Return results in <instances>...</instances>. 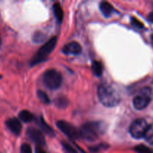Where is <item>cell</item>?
Wrapping results in <instances>:
<instances>
[{
	"label": "cell",
	"mask_w": 153,
	"mask_h": 153,
	"mask_svg": "<svg viewBox=\"0 0 153 153\" xmlns=\"http://www.w3.org/2000/svg\"><path fill=\"white\" fill-rule=\"evenodd\" d=\"M98 96L100 102L106 107H114L119 104L121 97L118 93L107 84H101L98 88Z\"/></svg>",
	"instance_id": "obj_1"
},
{
	"label": "cell",
	"mask_w": 153,
	"mask_h": 153,
	"mask_svg": "<svg viewBox=\"0 0 153 153\" xmlns=\"http://www.w3.org/2000/svg\"><path fill=\"white\" fill-rule=\"evenodd\" d=\"M106 125L101 121L89 122L83 124L80 131V136L87 141H94L106 131Z\"/></svg>",
	"instance_id": "obj_2"
},
{
	"label": "cell",
	"mask_w": 153,
	"mask_h": 153,
	"mask_svg": "<svg viewBox=\"0 0 153 153\" xmlns=\"http://www.w3.org/2000/svg\"><path fill=\"white\" fill-rule=\"evenodd\" d=\"M56 42L57 37H52L47 42H46L32 58L30 61V65L33 67L36 64L44 61L54 49L56 45Z\"/></svg>",
	"instance_id": "obj_3"
},
{
	"label": "cell",
	"mask_w": 153,
	"mask_h": 153,
	"mask_svg": "<svg viewBox=\"0 0 153 153\" xmlns=\"http://www.w3.org/2000/svg\"><path fill=\"white\" fill-rule=\"evenodd\" d=\"M43 81L44 85L51 90H56L59 88L62 82V76L57 70L50 69L44 73Z\"/></svg>",
	"instance_id": "obj_4"
},
{
	"label": "cell",
	"mask_w": 153,
	"mask_h": 153,
	"mask_svg": "<svg viewBox=\"0 0 153 153\" xmlns=\"http://www.w3.org/2000/svg\"><path fill=\"white\" fill-rule=\"evenodd\" d=\"M148 125L143 119L135 120L130 126L129 131L134 138L140 139L144 137Z\"/></svg>",
	"instance_id": "obj_5"
},
{
	"label": "cell",
	"mask_w": 153,
	"mask_h": 153,
	"mask_svg": "<svg viewBox=\"0 0 153 153\" xmlns=\"http://www.w3.org/2000/svg\"><path fill=\"white\" fill-rule=\"evenodd\" d=\"M151 90L148 88H144L141 90L140 95L136 96L133 100L134 107L136 110H142L146 108L151 101L150 98Z\"/></svg>",
	"instance_id": "obj_6"
},
{
	"label": "cell",
	"mask_w": 153,
	"mask_h": 153,
	"mask_svg": "<svg viewBox=\"0 0 153 153\" xmlns=\"http://www.w3.org/2000/svg\"><path fill=\"white\" fill-rule=\"evenodd\" d=\"M56 126L66 136L73 140H78L80 137V131L73 125L63 120H59L56 123Z\"/></svg>",
	"instance_id": "obj_7"
},
{
	"label": "cell",
	"mask_w": 153,
	"mask_h": 153,
	"mask_svg": "<svg viewBox=\"0 0 153 153\" xmlns=\"http://www.w3.org/2000/svg\"><path fill=\"white\" fill-rule=\"evenodd\" d=\"M26 135L28 136V137L32 141L35 143L37 146H43L45 145L46 142H45L44 137L43 133L40 130L30 127L27 129Z\"/></svg>",
	"instance_id": "obj_8"
},
{
	"label": "cell",
	"mask_w": 153,
	"mask_h": 153,
	"mask_svg": "<svg viewBox=\"0 0 153 153\" xmlns=\"http://www.w3.org/2000/svg\"><path fill=\"white\" fill-rule=\"evenodd\" d=\"M62 52L65 55H79L82 52V47L77 42H70L63 47Z\"/></svg>",
	"instance_id": "obj_9"
},
{
	"label": "cell",
	"mask_w": 153,
	"mask_h": 153,
	"mask_svg": "<svg viewBox=\"0 0 153 153\" xmlns=\"http://www.w3.org/2000/svg\"><path fill=\"white\" fill-rule=\"evenodd\" d=\"M6 126L8 127L9 130L11 131L13 134L18 135L20 134V133L21 132V130H22V125H21V123L20 121V120H18L17 118H10L8 119L5 122Z\"/></svg>",
	"instance_id": "obj_10"
},
{
	"label": "cell",
	"mask_w": 153,
	"mask_h": 153,
	"mask_svg": "<svg viewBox=\"0 0 153 153\" xmlns=\"http://www.w3.org/2000/svg\"><path fill=\"white\" fill-rule=\"evenodd\" d=\"M100 10L105 17H110L114 11V8L107 1H102L100 4Z\"/></svg>",
	"instance_id": "obj_11"
},
{
	"label": "cell",
	"mask_w": 153,
	"mask_h": 153,
	"mask_svg": "<svg viewBox=\"0 0 153 153\" xmlns=\"http://www.w3.org/2000/svg\"><path fill=\"white\" fill-rule=\"evenodd\" d=\"M37 123L39 126V127L40 128V129L43 131H44L46 134L50 136H53L54 135V131L52 130V128L44 120L43 118L41 117H38V119L37 120Z\"/></svg>",
	"instance_id": "obj_12"
},
{
	"label": "cell",
	"mask_w": 153,
	"mask_h": 153,
	"mask_svg": "<svg viewBox=\"0 0 153 153\" xmlns=\"http://www.w3.org/2000/svg\"><path fill=\"white\" fill-rule=\"evenodd\" d=\"M52 8H53L54 15H55L57 21H58V22H62L63 17H64V13H63V10L61 5H60L58 3H55V4H53Z\"/></svg>",
	"instance_id": "obj_13"
},
{
	"label": "cell",
	"mask_w": 153,
	"mask_h": 153,
	"mask_svg": "<svg viewBox=\"0 0 153 153\" xmlns=\"http://www.w3.org/2000/svg\"><path fill=\"white\" fill-rule=\"evenodd\" d=\"M19 118L21 121L24 123H29L33 120L34 116L30 111L26 110L21 111L19 113Z\"/></svg>",
	"instance_id": "obj_14"
},
{
	"label": "cell",
	"mask_w": 153,
	"mask_h": 153,
	"mask_svg": "<svg viewBox=\"0 0 153 153\" xmlns=\"http://www.w3.org/2000/svg\"><path fill=\"white\" fill-rule=\"evenodd\" d=\"M92 70L94 76L99 77L101 76L102 73H103V67L99 61H93L92 64Z\"/></svg>",
	"instance_id": "obj_15"
},
{
	"label": "cell",
	"mask_w": 153,
	"mask_h": 153,
	"mask_svg": "<svg viewBox=\"0 0 153 153\" xmlns=\"http://www.w3.org/2000/svg\"><path fill=\"white\" fill-rule=\"evenodd\" d=\"M143 137L145 138L146 141L150 144H153V125L148 126Z\"/></svg>",
	"instance_id": "obj_16"
},
{
	"label": "cell",
	"mask_w": 153,
	"mask_h": 153,
	"mask_svg": "<svg viewBox=\"0 0 153 153\" xmlns=\"http://www.w3.org/2000/svg\"><path fill=\"white\" fill-rule=\"evenodd\" d=\"M37 96L38 97L39 100H40L41 102L44 103V104H49L50 102V98L48 97V96L46 95V93H44L42 91H38L37 92Z\"/></svg>",
	"instance_id": "obj_17"
},
{
	"label": "cell",
	"mask_w": 153,
	"mask_h": 153,
	"mask_svg": "<svg viewBox=\"0 0 153 153\" xmlns=\"http://www.w3.org/2000/svg\"><path fill=\"white\" fill-rule=\"evenodd\" d=\"M55 104L57 107L58 108H65L66 106L68 105V100L65 98V97H59V98L56 99L55 101Z\"/></svg>",
	"instance_id": "obj_18"
},
{
	"label": "cell",
	"mask_w": 153,
	"mask_h": 153,
	"mask_svg": "<svg viewBox=\"0 0 153 153\" xmlns=\"http://www.w3.org/2000/svg\"><path fill=\"white\" fill-rule=\"evenodd\" d=\"M134 151L137 153H153V151L145 145H138L135 146Z\"/></svg>",
	"instance_id": "obj_19"
},
{
	"label": "cell",
	"mask_w": 153,
	"mask_h": 153,
	"mask_svg": "<svg viewBox=\"0 0 153 153\" xmlns=\"http://www.w3.org/2000/svg\"><path fill=\"white\" fill-rule=\"evenodd\" d=\"M108 147V146L105 143H100V144L98 145H96V146H93L89 147V151L92 153H96V152H98L100 151L103 150V149H106V148Z\"/></svg>",
	"instance_id": "obj_20"
},
{
	"label": "cell",
	"mask_w": 153,
	"mask_h": 153,
	"mask_svg": "<svg viewBox=\"0 0 153 153\" xmlns=\"http://www.w3.org/2000/svg\"><path fill=\"white\" fill-rule=\"evenodd\" d=\"M45 37H46V36L44 34H43L40 31H37L33 36V40L35 43H40V42L44 41L45 40Z\"/></svg>",
	"instance_id": "obj_21"
},
{
	"label": "cell",
	"mask_w": 153,
	"mask_h": 153,
	"mask_svg": "<svg viewBox=\"0 0 153 153\" xmlns=\"http://www.w3.org/2000/svg\"><path fill=\"white\" fill-rule=\"evenodd\" d=\"M62 146L63 149L67 153H78L77 151L74 149L72 146H70V144H68L66 142H62Z\"/></svg>",
	"instance_id": "obj_22"
},
{
	"label": "cell",
	"mask_w": 153,
	"mask_h": 153,
	"mask_svg": "<svg viewBox=\"0 0 153 153\" xmlns=\"http://www.w3.org/2000/svg\"><path fill=\"white\" fill-rule=\"evenodd\" d=\"M20 153H32L31 146L28 144H27V143H23L20 146Z\"/></svg>",
	"instance_id": "obj_23"
},
{
	"label": "cell",
	"mask_w": 153,
	"mask_h": 153,
	"mask_svg": "<svg viewBox=\"0 0 153 153\" xmlns=\"http://www.w3.org/2000/svg\"><path fill=\"white\" fill-rule=\"evenodd\" d=\"M131 24L134 26L138 28H143V24L140 22V20H138L137 19H136L135 17L131 18Z\"/></svg>",
	"instance_id": "obj_24"
},
{
	"label": "cell",
	"mask_w": 153,
	"mask_h": 153,
	"mask_svg": "<svg viewBox=\"0 0 153 153\" xmlns=\"http://www.w3.org/2000/svg\"><path fill=\"white\" fill-rule=\"evenodd\" d=\"M35 153H46V152H45L43 149L41 148V146H36L35 147Z\"/></svg>",
	"instance_id": "obj_25"
},
{
	"label": "cell",
	"mask_w": 153,
	"mask_h": 153,
	"mask_svg": "<svg viewBox=\"0 0 153 153\" xmlns=\"http://www.w3.org/2000/svg\"><path fill=\"white\" fill-rule=\"evenodd\" d=\"M148 20L150 21V22H153V11L151 12V13H150L149 14H148Z\"/></svg>",
	"instance_id": "obj_26"
},
{
	"label": "cell",
	"mask_w": 153,
	"mask_h": 153,
	"mask_svg": "<svg viewBox=\"0 0 153 153\" xmlns=\"http://www.w3.org/2000/svg\"><path fill=\"white\" fill-rule=\"evenodd\" d=\"M152 43H153V35H152Z\"/></svg>",
	"instance_id": "obj_27"
},
{
	"label": "cell",
	"mask_w": 153,
	"mask_h": 153,
	"mask_svg": "<svg viewBox=\"0 0 153 153\" xmlns=\"http://www.w3.org/2000/svg\"><path fill=\"white\" fill-rule=\"evenodd\" d=\"M2 78V75H0V79H1Z\"/></svg>",
	"instance_id": "obj_28"
},
{
	"label": "cell",
	"mask_w": 153,
	"mask_h": 153,
	"mask_svg": "<svg viewBox=\"0 0 153 153\" xmlns=\"http://www.w3.org/2000/svg\"><path fill=\"white\" fill-rule=\"evenodd\" d=\"M0 45H1V37H0Z\"/></svg>",
	"instance_id": "obj_29"
}]
</instances>
